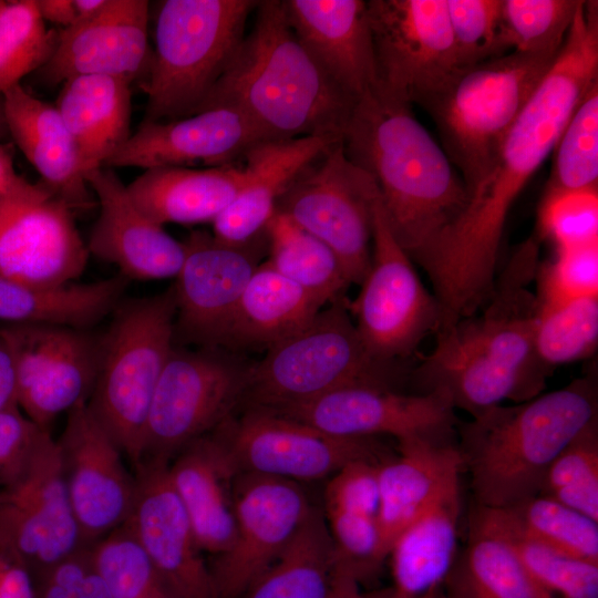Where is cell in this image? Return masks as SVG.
Returning a JSON list of instances; mask_svg holds the SVG:
<instances>
[{"label":"cell","instance_id":"6da1fadb","mask_svg":"<svg viewBox=\"0 0 598 598\" xmlns=\"http://www.w3.org/2000/svg\"><path fill=\"white\" fill-rule=\"evenodd\" d=\"M598 82V6L581 1L561 49L505 136L489 169L419 264L447 323L491 297L508 213L553 153L574 110Z\"/></svg>","mask_w":598,"mask_h":598},{"label":"cell","instance_id":"7a4b0ae2","mask_svg":"<svg viewBox=\"0 0 598 598\" xmlns=\"http://www.w3.org/2000/svg\"><path fill=\"white\" fill-rule=\"evenodd\" d=\"M539 264L534 235L496 276L484 306L435 333L433 350L411 372L415 392L444 393L471 416L543 393L551 370L536 352L537 299L529 289Z\"/></svg>","mask_w":598,"mask_h":598},{"label":"cell","instance_id":"3957f363","mask_svg":"<svg viewBox=\"0 0 598 598\" xmlns=\"http://www.w3.org/2000/svg\"><path fill=\"white\" fill-rule=\"evenodd\" d=\"M341 143L374 179L391 231L420 262L463 210L467 188L411 105L374 87L354 104Z\"/></svg>","mask_w":598,"mask_h":598},{"label":"cell","instance_id":"277c9868","mask_svg":"<svg viewBox=\"0 0 598 598\" xmlns=\"http://www.w3.org/2000/svg\"><path fill=\"white\" fill-rule=\"evenodd\" d=\"M357 101L298 40L281 0H261L250 31L197 112L235 109L266 140L342 138Z\"/></svg>","mask_w":598,"mask_h":598},{"label":"cell","instance_id":"5b68a950","mask_svg":"<svg viewBox=\"0 0 598 598\" xmlns=\"http://www.w3.org/2000/svg\"><path fill=\"white\" fill-rule=\"evenodd\" d=\"M594 377L458 423L457 450L475 505L506 509L538 495L558 454L598 420Z\"/></svg>","mask_w":598,"mask_h":598},{"label":"cell","instance_id":"8992f818","mask_svg":"<svg viewBox=\"0 0 598 598\" xmlns=\"http://www.w3.org/2000/svg\"><path fill=\"white\" fill-rule=\"evenodd\" d=\"M401 380L399 363L367 349L342 296L248 365L243 400L248 408L280 410L348 386L398 390Z\"/></svg>","mask_w":598,"mask_h":598},{"label":"cell","instance_id":"52a82bcc","mask_svg":"<svg viewBox=\"0 0 598 598\" xmlns=\"http://www.w3.org/2000/svg\"><path fill=\"white\" fill-rule=\"evenodd\" d=\"M174 286L153 297L122 300L100 337L87 405L135 468L143 458L152 399L175 346Z\"/></svg>","mask_w":598,"mask_h":598},{"label":"cell","instance_id":"ba28073f","mask_svg":"<svg viewBox=\"0 0 598 598\" xmlns=\"http://www.w3.org/2000/svg\"><path fill=\"white\" fill-rule=\"evenodd\" d=\"M257 0H165L155 25V51L141 84L144 120L171 121L199 110L239 43Z\"/></svg>","mask_w":598,"mask_h":598},{"label":"cell","instance_id":"9c48e42d","mask_svg":"<svg viewBox=\"0 0 598 598\" xmlns=\"http://www.w3.org/2000/svg\"><path fill=\"white\" fill-rule=\"evenodd\" d=\"M559 52L509 51L460 70L424 109L467 193L489 169L505 136Z\"/></svg>","mask_w":598,"mask_h":598},{"label":"cell","instance_id":"30bf717a","mask_svg":"<svg viewBox=\"0 0 598 598\" xmlns=\"http://www.w3.org/2000/svg\"><path fill=\"white\" fill-rule=\"evenodd\" d=\"M83 548L58 441L40 427L0 482V553L40 578Z\"/></svg>","mask_w":598,"mask_h":598},{"label":"cell","instance_id":"8fae6325","mask_svg":"<svg viewBox=\"0 0 598 598\" xmlns=\"http://www.w3.org/2000/svg\"><path fill=\"white\" fill-rule=\"evenodd\" d=\"M378 197L374 179L349 159L340 141L298 174L279 198L276 213L324 243L350 283L360 285L371 264Z\"/></svg>","mask_w":598,"mask_h":598},{"label":"cell","instance_id":"7c38bea8","mask_svg":"<svg viewBox=\"0 0 598 598\" xmlns=\"http://www.w3.org/2000/svg\"><path fill=\"white\" fill-rule=\"evenodd\" d=\"M247 369L220 348L189 350L175 344L152 399L142 462H169L229 419L243 400Z\"/></svg>","mask_w":598,"mask_h":598},{"label":"cell","instance_id":"4fadbf2b","mask_svg":"<svg viewBox=\"0 0 598 598\" xmlns=\"http://www.w3.org/2000/svg\"><path fill=\"white\" fill-rule=\"evenodd\" d=\"M360 286L349 310L363 343L377 359L399 363L430 333L439 331L440 305L391 231L380 194L373 205L371 264Z\"/></svg>","mask_w":598,"mask_h":598},{"label":"cell","instance_id":"5bb4252c","mask_svg":"<svg viewBox=\"0 0 598 598\" xmlns=\"http://www.w3.org/2000/svg\"><path fill=\"white\" fill-rule=\"evenodd\" d=\"M377 89L423 109L460 71L446 0H369Z\"/></svg>","mask_w":598,"mask_h":598},{"label":"cell","instance_id":"9a60e30c","mask_svg":"<svg viewBox=\"0 0 598 598\" xmlns=\"http://www.w3.org/2000/svg\"><path fill=\"white\" fill-rule=\"evenodd\" d=\"M218 430L239 473L296 483L331 477L346 464L393 455L380 437H342L270 410L248 408Z\"/></svg>","mask_w":598,"mask_h":598},{"label":"cell","instance_id":"2e32d148","mask_svg":"<svg viewBox=\"0 0 598 598\" xmlns=\"http://www.w3.org/2000/svg\"><path fill=\"white\" fill-rule=\"evenodd\" d=\"M0 343L13 363L17 404L39 427L50 431L58 415L89 400L100 346L89 329L6 323Z\"/></svg>","mask_w":598,"mask_h":598},{"label":"cell","instance_id":"e0dca14e","mask_svg":"<svg viewBox=\"0 0 598 598\" xmlns=\"http://www.w3.org/2000/svg\"><path fill=\"white\" fill-rule=\"evenodd\" d=\"M87 246L70 205L44 183L28 179L0 198V277L60 286L84 271Z\"/></svg>","mask_w":598,"mask_h":598},{"label":"cell","instance_id":"ac0fdd59","mask_svg":"<svg viewBox=\"0 0 598 598\" xmlns=\"http://www.w3.org/2000/svg\"><path fill=\"white\" fill-rule=\"evenodd\" d=\"M235 536L210 567L218 598H241L279 557L315 507L299 483L238 473Z\"/></svg>","mask_w":598,"mask_h":598},{"label":"cell","instance_id":"d6986e66","mask_svg":"<svg viewBox=\"0 0 598 598\" xmlns=\"http://www.w3.org/2000/svg\"><path fill=\"white\" fill-rule=\"evenodd\" d=\"M267 410V409H266ZM342 437L392 436L455 442L460 421L444 393H405L377 386H348L311 401L270 410Z\"/></svg>","mask_w":598,"mask_h":598},{"label":"cell","instance_id":"ffe728a7","mask_svg":"<svg viewBox=\"0 0 598 598\" xmlns=\"http://www.w3.org/2000/svg\"><path fill=\"white\" fill-rule=\"evenodd\" d=\"M58 441L66 489L82 542L90 548L130 517L136 493L135 475L123 453L87 405L68 412Z\"/></svg>","mask_w":598,"mask_h":598},{"label":"cell","instance_id":"44dd1931","mask_svg":"<svg viewBox=\"0 0 598 598\" xmlns=\"http://www.w3.org/2000/svg\"><path fill=\"white\" fill-rule=\"evenodd\" d=\"M265 235L250 244L233 246L213 234L196 230L183 241L185 258L173 285L176 346L217 348L244 289L260 265Z\"/></svg>","mask_w":598,"mask_h":598},{"label":"cell","instance_id":"7402d4cb","mask_svg":"<svg viewBox=\"0 0 598 598\" xmlns=\"http://www.w3.org/2000/svg\"><path fill=\"white\" fill-rule=\"evenodd\" d=\"M168 462L150 460L136 467L131 526L169 598H218L210 567L168 476Z\"/></svg>","mask_w":598,"mask_h":598},{"label":"cell","instance_id":"603a6c76","mask_svg":"<svg viewBox=\"0 0 598 598\" xmlns=\"http://www.w3.org/2000/svg\"><path fill=\"white\" fill-rule=\"evenodd\" d=\"M266 140L239 111L215 107L171 121L143 120L104 167L233 165Z\"/></svg>","mask_w":598,"mask_h":598},{"label":"cell","instance_id":"cb8c5ba5","mask_svg":"<svg viewBox=\"0 0 598 598\" xmlns=\"http://www.w3.org/2000/svg\"><path fill=\"white\" fill-rule=\"evenodd\" d=\"M85 181L100 206L86 243L89 254L115 265L128 280L176 278L185 258L184 244L137 208L112 169H92Z\"/></svg>","mask_w":598,"mask_h":598},{"label":"cell","instance_id":"d4e9b609","mask_svg":"<svg viewBox=\"0 0 598 598\" xmlns=\"http://www.w3.org/2000/svg\"><path fill=\"white\" fill-rule=\"evenodd\" d=\"M148 1L109 0L95 17L58 33L52 56L38 71L54 85L87 74L133 80L150 69Z\"/></svg>","mask_w":598,"mask_h":598},{"label":"cell","instance_id":"484cf974","mask_svg":"<svg viewBox=\"0 0 598 598\" xmlns=\"http://www.w3.org/2000/svg\"><path fill=\"white\" fill-rule=\"evenodd\" d=\"M296 37L354 100L377 86L367 1L281 0Z\"/></svg>","mask_w":598,"mask_h":598},{"label":"cell","instance_id":"4316f807","mask_svg":"<svg viewBox=\"0 0 598 598\" xmlns=\"http://www.w3.org/2000/svg\"><path fill=\"white\" fill-rule=\"evenodd\" d=\"M341 138L305 136L262 141L244 156L247 183L212 223L213 236L228 245L244 246L266 233L276 206L298 174Z\"/></svg>","mask_w":598,"mask_h":598},{"label":"cell","instance_id":"83f0119b","mask_svg":"<svg viewBox=\"0 0 598 598\" xmlns=\"http://www.w3.org/2000/svg\"><path fill=\"white\" fill-rule=\"evenodd\" d=\"M167 471L203 553L224 554L235 536L233 491L239 472L218 426L175 454Z\"/></svg>","mask_w":598,"mask_h":598},{"label":"cell","instance_id":"f1b7e54d","mask_svg":"<svg viewBox=\"0 0 598 598\" xmlns=\"http://www.w3.org/2000/svg\"><path fill=\"white\" fill-rule=\"evenodd\" d=\"M463 472L456 442L398 441L396 453L379 465L378 525L388 558L398 535L451 486Z\"/></svg>","mask_w":598,"mask_h":598},{"label":"cell","instance_id":"f546056e","mask_svg":"<svg viewBox=\"0 0 598 598\" xmlns=\"http://www.w3.org/2000/svg\"><path fill=\"white\" fill-rule=\"evenodd\" d=\"M7 128L41 176L74 212L94 205L76 144L55 105L16 84L2 94Z\"/></svg>","mask_w":598,"mask_h":598},{"label":"cell","instance_id":"4dcf8cb0","mask_svg":"<svg viewBox=\"0 0 598 598\" xmlns=\"http://www.w3.org/2000/svg\"><path fill=\"white\" fill-rule=\"evenodd\" d=\"M247 183L244 167L165 166L145 169L127 185L137 208L155 223L214 221Z\"/></svg>","mask_w":598,"mask_h":598},{"label":"cell","instance_id":"1f68e13d","mask_svg":"<svg viewBox=\"0 0 598 598\" xmlns=\"http://www.w3.org/2000/svg\"><path fill=\"white\" fill-rule=\"evenodd\" d=\"M131 82L123 76L87 74L62 83L55 106L76 144L84 177L104 167L131 136Z\"/></svg>","mask_w":598,"mask_h":598},{"label":"cell","instance_id":"d6a6232c","mask_svg":"<svg viewBox=\"0 0 598 598\" xmlns=\"http://www.w3.org/2000/svg\"><path fill=\"white\" fill-rule=\"evenodd\" d=\"M324 306L264 261L244 289L217 348L268 349L308 324Z\"/></svg>","mask_w":598,"mask_h":598},{"label":"cell","instance_id":"836d02e7","mask_svg":"<svg viewBox=\"0 0 598 598\" xmlns=\"http://www.w3.org/2000/svg\"><path fill=\"white\" fill-rule=\"evenodd\" d=\"M461 484L442 493L394 539L388 558L393 588L406 597L440 590L456 558Z\"/></svg>","mask_w":598,"mask_h":598},{"label":"cell","instance_id":"e575fe53","mask_svg":"<svg viewBox=\"0 0 598 598\" xmlns=\"http://www.w3.org/2000/svg\"><path fill=\"white\" fill-rule=\"evenodd\" d=\"M444 584L452 598H554L532 578L477 505L470 514L466 546Z\"/></svg>","mask_w":598,"mask_h":598},{"label":"cell","instance_id":"d590c367","mask_svg":"<svg viewBox=\"0 0 598 598\" xmlns=\"http://www.w3.org/2000/svg\"><path fill=\"white\" fill-rule=\"evenodd\" d=\"M130 280L122 275L87 283L38 286L0 277V320L89 329L112 315Z\"/></svg>","mask_w":598,"mask_h":598},{"label":"cell","instance_id":"8d00e7d4","mask_svg":"<svg viewBox=\"0 0 598 598\" xmlns=\"http://www.w3.org/2000/svg\"><path fill=\"white\" fill-rule=\"evenodd\" d=\"M336 567L323 513L315 506L285 550L241 598H329Z\"/></svg>","mask_w":598,"mask_h":598},{"label":"cell","instance_id":"74e56055","mask_svg":"<svg viewBox=\"0 0 598 598\" xmlns=\"http://www.w3.org/2000/svg\"><path fill=\"white\" fill-rule=\"evenodd\" d=\"M268 259L278 274L326 305L351 285L334 252L287 216L275 213L266 227Z\"/></svg>","mask_w":598,"mask_h":598},{"label":"cell","instance_id":"f35d334b","mask_svg":"<svg viewBox=\"0 0 598 598\" xmlns=\"http://www.w3.org/2000/svg\"><path fill=\"white\" fill-rule=\"evenodd\" d=\"M478 507L546 592L554 598H598V564L567 556L527 536L505 509Z\"/></svg>","mask_w":598,"mask_h":598},{"label":"cell","instance_id":"ab89813d","mask_svg":"<svg viewBox=\"0 0 598 598\" xmlns=\"http://www.w3.org/2000/svg\"><path fill=\"white\" fill-rule=\"evenodd\" d=\"M535 348L549 369L586 360L598 346V297L538 303Z\"/></svg>","mask_w":598,"mask_h":598},{"label":"cell","instance_id":"60d3db41","mask_svg":"<svg viewBox=\"0 0 598 598\" xmlns=\"http://www.w3.org/2000/svg\"><path fill=\"white\" fill-rule=\"evenodd\" d=\"M553 153L546 194L597 190L598 82L574 110Z\"/></svg>","mask_w":598,"mask_h":598},{"label":"cell","instance_id":"b9f144b4","mask_svg":"<svg viewBox=\"0 0 598 598\" xmlns=\"http://www.w3.org/2000/svg\"><path fill=\"white\" fill-rule=\"evenodd\" d=\"M527 536L567 556L598 564V522L538 494L505 509Z\"/></svg>","mask_w":598,"mask_h":598},{"label":"cell","instance_id":"7bdbcfd3","mask_svg":"<svg viewBox=\"0 0 598 598\" xmlns=\"http://www.w3.org/2000/svg\"><path fill=\"white\" fill-rule=\"evenodd\" d=\"M58 33L47 29L35 0L0 1V94L49 61Z\"/></svg>","mask_w":598,"mask_h":598},{"label":"cell","instance_id":"ee69618b","mask_svg":"<svg viewBox=\"0 0 598 598\" xmlns=\"http://www.w3.org/2000/svg\"><path fill=\"white\" fill-rule=\"evenodd\" d=\"M89 553L112 598H169L127 522L94 543Z\"/></svg>","mask_w":598,"mask_h":598},{"label":"cell","instance_id":"f6af8a7d","mask_svg":"<svg viewBox=\"0 0 598 598\" xmlns=\"http://www.w3.org/2000/svg\"><path fill=\"white\" fill-rule=\"evenodd\" d=\"M581 0H502V30L509 51L559 52Z\"/></svg>","mask_w":598,"mask_h":598},{"label":"cell","instance_id":"bcb514c9","mask_svg":"<svg viewBox=\"0 0 598 598\" xmlns=\"http://www.w3.org/2000/svg\"><path fill=\"white\" fill-rule=\"evenodd\" d=\"M539 494L598 522V420L554 460Z\"/></svg>","mask_w":598,"mask_h":598},{"label":"cell","instance_id":"7dc6e473","mask_svg":"<svg viewBox=\"0 0 598 598\" xmlns=\"http://www.w3.org/2000/svg\"><path fill=\"white\" fill-rule=\"evenodd\" d=\"M460 70L509 52L502 30V0H446Z\"/></svg>","mask_w":598,"mask_h":598},{"label":"cell","instance_id":"c3c4849f","mask_svg":"<svg viewBox=\"0 0 598 598\" xmlns=\"http://www.w3.org/2000/svg\"><path fill=\"white\" fill-rule=\"evenodd\" d=\"M539 220L556 250L598 244L597 190L546 194Z\"/></svg>","mask_w":598,"mask_h":598},{"label":"cell","instance_id":"681fc988","mask_svg":"<svg viewBox=\"0 0 598 598\" xmlns=\"http://www.w3.org/2000/svg\"><path fill=\"white\" fill-rule=\"evenodd\" d=\"M538 303L598 297V244L556 250L555 258L538 266Z\"/></svg>","mask_w":598,"mask_h":598},{"label":"cell","instance_id":"f907efd6","mask_svg":"<svg viewBox=\"0 0 598 598\" xmlns=\"http://www.w3.org/2000/svg\"><path fill=\"white\" fill-rule=\"evenodd\" d=\"M380 463L358 460L346 464L328 478L323 512H346L378 518Z\"/></svg>","mask_w":598,"mask_h":598},{"label":"cell","instance_id":"816d5d0a","mask_svg":"<svg viewBox=\"0 0 598 598\" xmlns=\"http://www.w3.org/2000/svg\"><path fill=\"white\" fill-rule=\"evenodd\" d=\"M39 429L18 405L0 412V482L22 456Z\"/></svg>","mask_w":598,"mask_h":598},{"label":"cell","instance_id":"f5cc1de1","mask_svg":"<svg viewBox=\"0 0 598 598\" xmlns=\"http://www.w3.org/2000/svg\"><path fill=\"white\" fill-rule=\"evenodd\" d=\"M0 598H37L29 570L1 553Z\"/></svg>","mask_w":598,"mask_h":598},{"label":"cell","instance_id":"db71d44e","mask_svg":"<svg viewBox=\"0 0 598 598\" xmlns=\"http://www.w3.org/2000/svg\"><path fill=\"white\" fill-rule=\"evenodd\" d=\"M17 404V385L13 363L0 343V412Z\"/></svg>","mask_w":598,"mask_h":598},{"label":"cell","instance_id":"11a10c76","mask_svg":"<svg viewBox=\"0 0 598 598\" xmlns=\"http://www.w3.org/2000/svg\"><path fill=\"white\" fill-rule=\"evenodd\" d=\"M38 11L43 21H49L63 29L75 22L73 0H35Z\"/></svg>","mask_w":598,"mask_h":598},{"label":"cell","instance_id":"9f6ffc18","mask_svg":"<svg viewBox=\"0 0 598 598\" xmlns=\"http://www.w3.org/2000/svg\"><path fill=\"white\" fill-rule=\"evenodd\" d=\"M70 598H112L104 582L94 571L91 560L74 582Z\"/></svg>","mask_w":598,"mask_h":598},{"label":"cell","instance_id":"6f0895ef","mask_svg":"<svg viewBox=\"0 0 598 598\" xmlns=\"http://www.w3.org/2000/svg\"><path fill=\"white\" fill-rule=\"evenodd\" d=\"M25 181L14 168L12 145L0 144V198L20 187Z\"/></svg>","mask_w":598,"mask_h":598},{"label":"cell","instance_id":"680465c9","mask_svg":"<svg viewBox=\"0 0 598 598\" xmlns=\"http://www.w3.org/2000/svg\"><path fill=\"white\" fill-rule=\"evenodd\" d=\"M360 585L350 571L337 565L329 598H368Z\"/></svg>","mask_w":598,"mask_h":598},{"label":"cell","instance_id":"91938a15","mask_svg":"<svg viewBox=\"0 0 598 598\" xmlns=\"http://www.w3.org/2000/svg\"><path fill=\"white\" fill-rule=\"evenodd\" d=\"M109 0H73L75 22L89 20L99 14ZM73 23V24H74Z\"/></svg>","mask_w":598,"mask_h":598},{"label":"cell","instance_id":"94428289","mask_svg":"<svg viewBox=\"0 0 598 598\" xmlns=\"http://www.w3.org/2000/svg\"><path fill=\"white\" fill-rule=\"evenodd\" d=\"M440 590L429 592L421 597H406L399 594L392 586L372 592H368V598H436Z\"/></svg>","mask_w":598,"mask_h":598},{"label":"cell","instance_id":"6125c7cd","mask_svg":"<svg viewBox=\"0 0 598 598\" xmlns=\"http://www.w3.org/2000/svg\"><path fill=\"white\" fill-rule=\"evenodd\" d=\"M6 131H8V128H7L6 117H4L2 95L0 94V138L2 137Z\"/></svg>","mask_w":598,"mask_h":598},{"label":"cell","instance_id":"be15d7a7","mask_svg":"<svg viewBox=\"0 0 598 598\" xmlns=\"http://www.w3.org/2000/svg\"><path fill=\"white\" fill-rule=\"evenodd\" d=\"M436 598H452V597H450L446 594L441 592V590H440Z\"/></svg>","mask_w":598,"mask_h":598},{"label":"cell","instance_id":"e7e4bbea","mask_svg":"<svg viewBox=\"0 0 598 598\" xmlns=\"http://www.w3.org/2000/svg\"><path fill=\"white\" fill-rule=\"evenodd\" d=\"M1 1V0H0Z\"/></svg>","mask_w":598,"mask_h":598}]
</instances>
